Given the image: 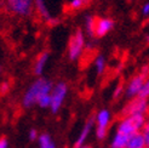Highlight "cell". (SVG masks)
I'll return each instance as SVG.
<instances>
[{
	"label": "cell",
	"instance_id": "6da1fadb",
	"mask_svg": "<svg viewBox=\"0 0 149 148\" xmlns=\"http://www.w3.org/2000/svg\"><path fill=\"white\" fill-rule=\"evenodd\" d=\"M54 84L52 81L44 79V78H39L36 79L34 83L27 89V91L23 95V98H22V105L26 108H31L32 106L36 105L38 101L40 100V97H42L44 95H49L52 92V89H54Z\"/></svg>",
	"mask_w": 149,
	"mask_h": 148
},
{
	"label": "cell",
	"instance_id": "7a4b0ae2",
	"mask_svg": "<svg viewBox=\"0 0 149 148\" xmlns=\"http://www.w3.org/2000/svg\"><path fill=\"white\" fill-rule=\"evenodd\" d=\"M111 121V114L108 109H101L95 115V132L96 137L103 141L108 135V129Z\"/></svg>",
	"mask_w": 149,
	"mask_h": 148
},
{
	"label": "cell",
	"instance_id": "3957f363",
	"mask_svg": "<svg viewBox=\"0 0 149 148\" xmlns=\"http://www.w3.org/2000/svg\"><path fill=\"white\" fill-rule=\"evenodd\" d=\"M85 47V36L81 29H77L75 33L70 36L68 44V56L70 61H77L81 56Z\"/></svg>",
	"mask_w": 149,
	"mask_h": 148
},
{
	"label": "cell",
	"instance_id": "277c9868",
	"mask_svg": "<svg viewBox=\"0 0 149 148\" xmlns=\"http://www.w3.org/2000/svg\"><path fill=\"white\" fill-rule=\"evenodd\" d=\"M149 109V101L142 97H135L130 100L129 103L123 108L124 117H132V115H146Z\"/></svg>",
	"mask_w": 149,
	"mask_h": 148
},
{
	"label": "cell",
	"instance_id": "5b68a950",
	"mask_svg": "<svg viewBox=\"0 0 149 148\" xmlns=\"http://www.w3.org/2000/svg\"><path fill=\"white\" fill-rule=\"evenodd\" d=\"M68 94V86L65 83H57L51 92V112L57 113L61 109L62 105L64 103V100Z\"/></svg>",
	"mask_w": 149,
	"mask_h": 148
},
{
	"label": "cell",
	"instance_id": "8992f818",
	"mask_svg": "<svg viewBox=\"0 0 149 148\" xmlns=\"http://www.w3.org/2000/svg\"><path fill=\"white\" fill-rule=\"evenodd\" d=\"M6 7L17 16L26 17L32 13L35 0H5Z\"/></svg>",
	"mask_w": 149,
	"mask_h": 148
},
{
	"label": "cell",
	"instance_id": "52a82bcc",
	"mask_svg": "<svg viewBox=\"0 0 149 148\" xmlns=\"http://www.w3.org/2000/svg\"><path fill=\"white\" fill-rule=\"evenodd\" d=\"M146 80H147V75H144V74H142V73H139V74H137V75L133 77L129 81V84L126 85V89H125L126 96L131 100L135 98V97H138L141 90L143 89Z\"/></svg>",
	"mask_w": 149,
	"mask_h": 148
},
{
	"label": "cell",
	"instance_id": "ba28073f",
	"mask_svg": "<svg viewBox=\"0 0 149 148\" xmlns=\"http://www.w3.org/2000/svg\"><path fill=\"white\" fill-rule=\"evenodd\" d=\"M93 126H95V118H90V119L84 124L83 129H81V131L79 132L75 142H74V148H80V147L86 145V141H87L88 136H90L91 130L93 129Z\"/></svg>",
	"mask_w": 149,
	"mask_h": 148
},
{
	"label": "cell",
	"instance_id": "9c48e42d",
	"mask_svg": "<svg viewBox=\"0 0 149 148\" xmlns=\"http://www.w3.org/2000/svg\"><path fill=\"white\" fill-rule=\"evenodd\" d=\"M114 28V21L111 18H98L96 22V32L95 35L101 38L109 33Z\"/></svg>",
	"mask_w": 149,
	"mask_h": 148
},
{
	"label": "cell",
	"instance_id": "30bf717a",
	"mask_svg": "<svg viewBox=\"0 0 149 148\" xmlns=\"http://www.w3.org/2000/svg\"><path fill=\"white\" fill-rule=\"evenodd\" d=\"M126 148H147V142L144 140V136L142 131L136 132L135 135H132L129 140V143Z\"/></svg>",
	"mask_w": 149,
	"mask_h": 148
},
{
	"label": "cell",
	"instance_id": "8fae6325",
	"mask_svg": "<svg viewBox=\"0 0 149 148\" xmlns=\"http://www.w3.org/2000/svg\"><path fill=\"white\" fill-rule=\"evenodd\" d=\"M47 60H49V54L47 52H44L38 57V60H36V62L34 64V74L35 75L39 77L42 74L44 69H45V66L47 63Z\"/></svg>",
	"mask_w": 149,
	"mask_h": 148
},
{
	"label": "cell",
	"instance_id": "7c38bea8",
	"mask_svg": "<svg viewBox=\"0 0 149 148\" xmlns=\"http://www.w3.org/2000/svg\"><path fill=\"white\" fill-rule=\"evenodd\" d=\"M34 6H35V9L38 10L39 15H40V16L44 20H46V21H50L51 20V15L49 12V9H47V6H46L45 0H35Z\"/></svg>",
	"mask_w": 149,
	"mask_h": 148
},
{
	"label": "cell",
	"instance_id": "4fadbf2b",
	"mask_svg": "<svg viewBox=\"0 0 149 148\" xmlns=\"http://www.w3.org/2000/svg\"><path fill=\"white\" fill-rule=\"evenodd\" d=\"M38 145L39 148H56L54 140L49 134H41L38 138Z\"/></svg>",
	"mask_w": 149,
	"mask_h": 148
},
{
	"label": "cell",
	"instance_id": "5bb4252c",
	"mask_svg": "<svg viewBox=\"0 0 149 148\" xmlns=\"http://www.w3.org/2000/svg\"><path fill=\"white\" fill-rule=\"evenodd\" d=\"M96 21L92 16H86L85 18V27H86V31H87V34L90 36H93L95 35V32H96Z\"/></svg>",
	"mask_w": 149,
	"mask_h": 148
},
{
	"label": "cell",
	"instance_id": "9a60e30c",
	"mask_svg": "<svg viewBox=\"0 0 149 148\" xmlns=\"http://www.w3.org/2000/svg\"><path fill=\"white\" fill-rule=\"evenodd\" d=\"M95 68L97 74H102L106 68V60H104L103 56H97L95 60Z\"/></svg>",
	"mask_w": 149,
	"mask_h": 148
},
{
	"label": "cell",
	"instance_id": "2e32d148",
	"mask_svg": "<svg viewBox=\"0 0 149 148\" xmlns=\"http://www.w3.org/2000/svg\"><path fill=\"white\" fill-rule=\"evenodd\" d=\"M40 108H50L51 107V94L49 95H44L42 97H40V100L36 103Z\"/></svg>",
	"mask_w": 149,
	"mask_h": 148
},
{
	"label": "cell",
	"instance_id": "e0dca14e",
	"mask_svg": "<svg viewBox=\"0 0 149 148\" xmlns=\"http://www.w3.org/2000/svg\"><path fill=\"white\" fill-rule=\"evenodd\" d=\"M138 97H142V98H146V100L149 98V79L146 80V83L143 85V89L141 90Z\"/></svg>",
	"mask_w": 149,
	"mask_h": 148
},
{
	"label": "cell",
	"instance_id": "ac0fdd59",
	"mask_svg": "<svg viewBox=\"0 0 149 148\" xmlns=\"http://www.w3.org/2000/svg\"><path fill=\"white\" fill-rule=\"evenodd\" d=\"M87 1H88V0H70L69 6L72 7V9H74V10H78V9H80L81 6H84Z\"/></svg>",
	"mask_w": 149,
	"mask_h": 148
},
{
	"label": "cell",
	"instance_id": "d6986e66",
	"mask_svg": "<svg viewBox=\"0 0 149 148\" xmlns=\"http://www.w3.org/2000/svg\"><path fill=\"white\" fill-rule=\"evenodd\" d=\"M142 134H143L144 140H146V142H147V148H149V120H147L144 128L142 130Z\"/></svg>",
	"mask_w": 149,
	"mask_h": 148
},
{
	"label": "cell",
	"instance_id": "ffe728a7",
	"mask_svg": "<svg viewBox=\"0 0 149 148\" xmlns=\"http://www.w3.org/2000/svg\"><path fill=\"white\" fill-rule=\"evenodd\" d=\"M40 135H38V132H36L35 129H31L28 132V138H29V141H38V138H39Z\"/></svg>",
	"mask_w": 149,
	"mask_h": 148
},
{
	"label": "cell",
	"instance_id": "44dd1931",
	"mask_svg": "<svg viewBox=\"0 0 149 148\" xmlns=\"http://www.w3.org/2000/svg\"><path fill=\"white\" fill-rule=\"evenodd\" d=\"M123 85H120V84H119L116 87H115V90H114V92H113V97L116 100V98H119V97H120V95L123 94Z\"/></svg>",
	"mask_w": 149,
	"mask_h": 148
},
{
	"label": "cell",
	"instance_id": "7402d4cb",
	"mask_svg": "<svg viewBox=\"0 0 149 148\" xmlns=\"http://www.w3.org/2000/svg\"><path fill=\"white\" fill-rule=\"evenodd\" d=\"M141 12H142L143 16H149V3H146L143 6H142V10H141Z\"/></svg>",
	"mask_w": 149,
	"mask_h": 148
},
{
	"label": "cell",
	"instance_id": "603a6c76",
	"mask_svg": "<svg viewBox=\"0 0 149 148\" xmlns=\"http://www.w3.org/2000/svg\"><path fill=\"white\" fill-rule=\"evenodd\" d=\"M0 148H9V141L6 137L0 138Z\"/></svg>",
	"mask_w": 149,
	"mask_h": 148
},
{
	"label": "cell",
	"instance_id": "cb8c5ba5",
	"mask_svg": "<svg viewBox=\"0 0 149 148\" xmlns=\"http://www.w3.org/2000/svg\"><path fill=\"white\" fill-rule=\"evenodd\" d=\"M58 22H59V21H58V18H52V17H51V20L49 21V23H50L51 26H55V24H57V23H58Z\"/></svg>",
	"mask_w": 149,
	"mask_h": 148
},
{
	"label": "cell",
	"instance_id": "d4e9b609",
	"mask_svg": "<svg viewBox=\"0 0 149 148\" xmlns=\"http://www.w3.org/2000/svg\"><path fill=\"white\" fill-rule=\"evenodd\" d=\"M6 90H7V84H3L1 85V92L4 94V92H6Z\"/></svg>",
	"mask_w": 149,
	"mask_h": 148
},
{
	"label": "cell",
	"instance_id": "484cf974",
	"mask_svg": "<svg viewBox=\"0 0 149 148\" xmlns=\"http://www.w3.org/2000/svg\"><path fill=\"white\" fill-rule=\"evenodd\" d=\"M80 148H92L91 146H88V145H85V146H83V147H80Z\"/></svg>",
	"mask_w": 149,
	"mask_h": 148
},
{
	"label": "cell",
	"instance_id": "4316f807",
	"mask_svg": "<svg viewBox=\"0 0 149 148\" xmlns=\"http://www.w3.org/2000/svg\"><path fill=\"white\" fill-rule=\"evenodd\" d=\"M146 39H147V41L149 43V35H147V36H146Z\"/></svg>",
	"mask_w": 149,
	"mask_h": 148
},
{
	"label": "cell",
	"instance_id": "83f0119b",
	"mask_svg": "<svg viewBox=\"0 0 149 148\" xmlns=\"http://www.w3.org/2000/svg\"><path fill=\"white\" fill-rule=\"evenodd\" d=\"M129 1H131V0H129Z\"/></svg>",
	"mask_w": 149,
	"mask_h": 148
}]
</instances>
